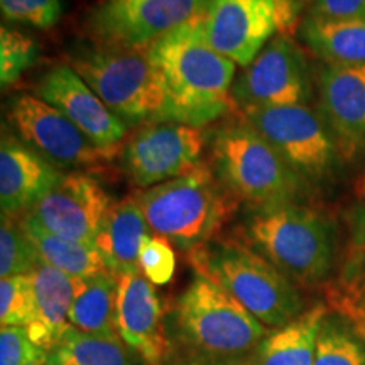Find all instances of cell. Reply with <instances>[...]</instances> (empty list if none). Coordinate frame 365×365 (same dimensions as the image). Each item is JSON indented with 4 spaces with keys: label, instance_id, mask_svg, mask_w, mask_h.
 Returning a JSON list of instances; mask_svg holds the SVG:
<instances>
[{
    "label": "cell",
    "instance_id": "1",
    "mask_svg": "<svg viewBox=\"0 0 365 365\" xmlns=\"http://www.w3.org/2000/svg\"><path fill=\"white\" fill-rule=\"evenodd\" d=\"M235 235L298 287L328 284L339 266V225L307 203L247 208Z\"/></svg>",
    "mask_w": 365,
    "mask_h": 365
},
{
    "label": "cell",
    "instance_id": "2",
    "mask_svg": "<svg viewBox=\"0 0 365 365\" xmlns=\"http://www.w3.org/2000/svg\"><path fill=\"white\" fill-rule=\"evenodd\" d=\"M68 65L127 125L164 122L195 125L144 51L102 46L76 48L68 54Z\"/></svg>",
    "mask_w": 365,
    "mask_h": 365
},
{
    "label": "cell",
    "instance_id": "3",
    "mask_svg": "<svg viewBox=\"0 0 365 365\" xmlns=\"http://www.w3.org/2000/svg\"><path fill=\"white\" fill-rule=\"evenodd\" d=\"M188 262L196 276L225 289L271 330L307 312L301 287L237 235L213 237L188 252Z\"/></svg>",
    "mask_w": 365,
    "mask_h": 365
},
{
    "label": "cell",
    "instance_id": "4",
    "mask_svg": "<svg viewBox=\"0 0 365 365\" xmlns=\"http://www.w3.org/2000/svg\"><path fill=\"white\" fill-rule=\"evenodd\" d=\"M161 71L176 102L195 125L205 127L230 110L235 63L208 44L203 14L144 51Z\"/></svg>",
    "mask_w": 365,
    "mask_h": 365
},
{
    "label": "cell",
    "instance_id": "5",
    "mask_svg": "<svg viewBox=\"0 0 365 365\" xmlns=\"http://www.w3.org/2000/svg\"><path fill=\"white\" fill-rule=\"evenodd\" d=\"M154 234L180 250H191L218 235L239 202L202 163L193 171L134 193Z\"/></svg>",
    "mask_w": 365,
    "mask_h": 365
},
{
    "label": "cell",
    "instance_id": "6",
    "mask_svg": "<svg viewBox=\"0 0 365 365\" xmlns=\"http://www.w3.org/2000/svg\"><path fill=\"white\" fill-rule=\"evenodd\" d=\"M210 153L218 180L247 208L303 203L313 190L245 120L218 127Z\"/></svg>",
    "mask_w": 365,
    "mask_h": 365
},
{
    "label": "cell",
    "instance_id": "7",
    "mask_svg": "<svg viewBox=\"0 0 365 365\" xmlns=\"http://www.w3.org/2000/svg\"><path fill=\"white\" fill-rule=\"evenodd\" d=\"M178 340L198 359H242L255 354L271 333L234 296L196 276L175 304Z\"/></svg>",
    "mask_w": 365,
    "mask_h": 365
},
{
    "label": "cell",
    "instance_id": "8",
    "mask_svg": "<svg viewBox=\"0 0 365 365\" xmlns=\"http://www.w3.org/2000/svg\"><path fill=\"white\" fill-rule=\"evenodd\" d=\"M242 113L312 188L336 180L344 161L318 108L303 103L249 107Z\"/></svg>",
    "mask_w": 365,
    "mask_h": 365
},
{
    "label": "cell",
    "instance_id": "9",
    "mask_svg": "<svg viewBox=\"0 0 365 365\" xmlns=\"http://www.w3.org/2000/svg\"><path fill=\"white\" fill-rule=\"evenodd\" d=\"M303 0H208L203 31L215 51L247 68L272 36L298 24Z\"/></svg>",
    "mask_w": 365,
    "mask_h": 365
},
{
    "label": "cell",
    "instance_id": "10",
    "mask_svg": "<svg viewBox=\"0 0 365 365\" xmlns=\"http://www.w3.org/2000/svg\"><path fill=\"white\" fill-rule=\"evenodd\" d=\"M208 0H102L86 17L95 46L145 51L205 12Z\"/></svg>",
    "mask_w": 365,
    "mask_h": 365
},
{
    "label": "cell",
    "instance_id": "11",
    "mask_svg": "<svg viewBox=\"0 0 365 365\" xmlns=\"http://www.w3.org/2000/svg\"><path fill=\"white\" fill-rule=\"evenodd\" d=\"M207 140L203 127L180 122L143 125L124 145L122 168L137 188H153L200 166Z\"/></svg>",
    "mask_w": 365,
    "mask_h": 365
},
{
    "label": "cell",
    "instance_id": "12",
    "mask_svg": "<svg viewBox=\"0 0 365 365\" xmlns=\"http://www.w3.org/2000/svg\"><path fill=\"white\" fill-rule=\"evenodd\" d=\"M312 95L307 54L287 36L269 41L232 86V100L242 108L303 105Z\"/></svg>",
    "mask_w": 365,
    "mask_h": 365
},
{
    "label": "cell",
    "instance_id": "13",
    "mask_svg": "<svg viewBox=\"0 0 365 365\" xmlns=\"http://www.w3.org/2000/svg\"><path fill=\"white\" fill-rule=\"evenodd\" d=\"M9 118L24 143L56 168H90L110 161L105 153L53 105L34 95L12 100Z\"/></svg>",
    "mask_w": 365,
    "mask_h": 365
},
{
    "label": "cell",
    "instance_id": "14",
    "mask_svg": "<svg viewBox=\"0 0 365 365\" xmlns=\"http://www.w3.org/2000/svg\"><path fill=\"white\" fill-rule=\"evenodd\" d=\"M112 203V196L98 180L85 173H70L24 217L54 235L95 244Z\"/></svg>",
    "mask_w": 365,
    "mask_h": 365
},
{
    "label": "cell",
    "instance_id": "15",
    "mask_svg": "<svg viewBox=\"0 0 365 365\" xmlns=\"http://www.w3.org/2000/svg\"><path fill=\"white\" fill-rule=\"evenodd\" d=\"M318 112L344 164L365 156V65H323L318 73Z\"/></svg>",
    "mask_w": 365,
    "mask_h": 365
},
{
    "label": "cell",
    "instance_id": "16",
    "mask_svg": "<svg viewBox=\"0 0 365 365\" xmlns=\"http://www.w3.org/2000/svg\"><path fill=\"white\" fill-rule=\"evenodd\" d=\"M36 97L65 113L88 139L115 156L117 145L127 134L122 122L70 65L46 71L36 85Z\"/></svg>",
    "mask_w": 365,
    "mask_h": 365
},
{
    "label": "cell",
    "instance_id": "17",
    "mask_svg": "<svg viewBox=\"0 0 365 365\" xmlns=\"http://www.w3.org/2000/svg\"><path fill=\"white\" fill-rule=\"evenodd\" d=\"M118 336L148 365H166L170 339L164 325V309L153 282L143 272L118 276Z\"/></svg>",
    "mask_w": 365,
    "mask_h": 365
},
{
    "label": "cell",
    "instance_id": "18",
    "mask_svg": "<svg viewBox=\"0 0 365 365\" xmlns=\"http://www.w3.org/2000/svg\"><path fill=\"white\" fill-rule=\"evenodd\" d=\"M65 178L59 168L4 132L0 145V205L4 215L29 212Z\"/></svg>",
    "mask_w": 365,
    "mask_h": 365
},
{
    "label": "cell",
    "instance_id": "19",
    "mask_svg": "<svg viewBox=\"0 0 365 365\" xmlns=\"http://www.w3.org/2000/svg\"><path fill=\"white\" fill-rule=\"evenodd\" d=\"M325 291L330 309L355 325L365 322V196L350 208L339 266Z\"/></svg>",
    "mask_w": 365,
    "mask_h": 365
},
{
    "label": "cell",
    "instance_id": "20",
    "mask_svg": "<svg viewBox=\"0 0 365 365\" xmlns=\"http://www.w3.org/2000/svg\"><path fill=\"white\" fill-rule=\"evenodd\" d=\"M34 287L36 317L27 335L38 349L49 352L70 328V309L81 279L41 262L29 274Z\"/></svg>",
    "mask_w": 365,
    "mask_h": 365
},
{
    "label": "cell",
    "instance_id": "21",
    "mask_svg": "<svg viewBox=\"0 0 365 365\" xmlns=\"http://www.w3.org/2000/svg\"><path fill=\"white\" fill-rule=\"evenodd\" d=\"M148 228L143 208L134 195L110 205L95 239L108 271L117 276L140 272L139 252L149 235Z\"/></svg>",
    "mask_w": 365,
    "mask_h": 365
},
{
    "label": "cell",
    "instance_id": "22",
    "mask_svg": "<svg viewBox=\"0 0 365 365\" xmlns=\"http://www.w3.org/2000/svg\"><path fill=\"white\" fill-rule=\"evenodd\" d=\"M330 307L317 303L289 325L271 330L255 350L257 365H313L319 330Z\"/></svg>",
    "mask_w": 365,
    "mask_h": 365
},
{
    "label": "cell",
    "instance_id": "23",
    "mask_svg": "<svg viewBox=\"0 0 365 365\" xmlns=\"http://www.w3.org/2000/svg\"><path fill=\"white\" fill-rule=\"evenodd\" d=\"M299 36L325 65H365V19L331 21L308 16Z\"/></svg>",
    "mask_w": 365,
    "mask_h": 365
},
{
    "label": "cell",
    "instance_id": "24",
    "mask_svg": "<svg viewBox=\"0 0 365 365\" xmlns=\"http://www.w3.org/2000/svg\"><path fill=\"white\" fill-rule=\"evenodd\" d=\"M118 276L110 271L81 279L70 309V325L100 336H118Z\"/></svg>",
    "mask_w": 365,
    "mask_h": 365
},
{
    "label": "cell",
    "instance_id": "25",
    "mask_svg": "<svg viewBox=\"0 0 365 365\" xmlns=\"http://www.w3.org/2000/svg\"><path fill=\"white\" fill-rule=\"evenodd\" d=\"M21 222L29 240L33 242L41 262L78 279H88L100 272L108 271L95 244L54 235L24 215H21Z\"/></svg>",
    "mask_w": 365,
    "mask_h": 365
},
{
    "label": "cell",
    "instance_id": "26",
    "mask_svg": "<svg viewBox=\"0 0 365 365\" xmlns=\"http://www.w3.org/2000/svg\"><path fill=\"white\" fill-rule=\"evenodd\" d=\"M48 365H148L120 336H100L70 327L48 352Z\"/></svg>",
    "mask_w": 365,
    "mask_h": 365
},
{
    "label": "cell",
    "instance_id": "27",
    "mask_svg": "<svg viewBox=\"0 0 365 365\" xmlns=\"http://www.w3.org/2000/svg\"><path fill=\"white\" fill-rule=\"evenodd\" d=\"M313 365H365V336L349 318L327 314Z\"/></svg>",
    "mask_w": 365,
    "mask_h": 365
},
{
    "label": "cell",
    "instance_id": "28",
    "mask_svg": "<svg viewBox=\"0 0 365 365\" xmlns=\"http://www.w3.org/2000/svg\"><path fill=\"white\" fill-rule=\"evenodd\" d=\"M41 264L33 242L22 227L21 217L4 215L0 225V276L31 274Z\"/></svg>",
    "mask_w": 365,
    "mask_h": 365
},
{
    "label": "cell",
    "instance_id": "29",
    "mask_svg": "<svg viewBox=\"0 0 365 365\" xmlns=\"http://www.w3.org/2000/svg\"><path fill=\"white\" fill-rule=\"evenodd\" d=\"M39 46L21 31L2 26L0 29V83L7 88L34 65Z\"/></svg>",
    "mask_w": 365,
    "mask_h": 365
},
{
    "label": "cell",
    "instance_id": "30",
    "mask_svg": "<svg viewBox=\"0 0 365 365\" xmlns=\"http://www.w3.org/2000/svg\"><path fill=\"white\" fill-rule=\"evenodd\" d=\"M36 317L34 287L29 274L0 281V323L2 327H29Z\"/></svg>",
    "mask_w": 365,
    "mask_h": 365
},
{
    "label": "cell",
    "instance_id": "31",
    "mask_svg": "<svg viewBox=\"0 0 365 365\" xmlns=\"http://www.w3.org/2000/svg\"><path fill=\"white\" fill-rule=\"evenodd\" d=\"M4 21L34 29H51L63 16L61 0H0Z\"/></svg>",
    "mask_w": 365,
    "mask_h": 365
},
{
    "label": "cell",
    "instance_id": "32",
    "mask_svg": "<svg viewBox=\"0 0 365 365\" xmlns=\"http://www.w3.org/2000/svg\"><path fill=\"white\" fill-rule=\"evenodd\" d=\"M139 269L154 286L168 284L176 269V255L170 242L159 235L145 237L140 245Z\"/></svg>",
    "mask_w": 365,
    "mask_h": 365
},
{
    "label": "cell",
    "instance_id": "33",
    "mask_svg": "<svg viewBox=\"0 0 365 365\" xmlns=\"http://www.w3.org/2000/svg\"><path fill=\"white\" fill-rule=\"evenodd\" d=\"M44 352L31 341L24 327H2L0 330V365H24Z\"/></svg>",
    "mask_w": 365,
    "mask_h": 365
},
{
    "label": "cell",
    "instance_id": "34",
    "mask_svg": "<svg viewBox=\"0 0 365 365\" xmlns=\"http://www.w3.org/2000/svg\"><path fill=\"white\" fill-rule=\"evenodd\" d=\"M309 16L319 19H365V0H313Z\"/></svg>",
    "mask_w": 365,
    "mask_h": 365
},
{
    "label": "cell",
    "instance_id": "35",
    "mask_svg": "<svg viewBox=\"0 0 365 365\" xmlns=\"http://www.w3.org/2000/svg\"><path fill=\"white\" fill-rule=\"evenodd\" d=\"M180 365H257L255 357H242V359H198V357H186L181 360Z\"/></svg>",
    "mask_w": 365,
    "mask_h": 365
},
{
    "label": "cell",
    "instance_id": "36",
    "mask_svg": "<svg viewBox=\"0 0 365 365\" xmlns=\"http://www.w3.org/2000/svg\"><path fill=\"white\" fill-rule=\"evenodd\" d=\"M24 365H48V352H41L33 357L31 360H27Z\"/></svg>",
    "mask_w": 365,
    "mask_h": 365
},
{
    "label": "cell",
    "instance_id": "37",
    "mask_svg": "<svg viewBox=\"0 0 365 365\" xmlns=\"http://www.w3.org/2000/svg\"><path fill=\"white\" fill-rule=\"evenodd\" d=\"M354 325H355V323H354ZM355 327H357V330L365 336V322L364 323H359V325H355Z\"/></svg>",
    "mask_w": 365,
    "mask_h": 365
},
{
    "label": "cell",
    "instance_id": "38",
    "mask_svg": "<svg viewBox=\"0 0 365 365\" xmlns=\"http://www.w3.org/2000/svg\"><path fill=\"white\" fill-rule=\"evenodd\" d=\"M362 193H364V196H365V182L362 185Z\"/></svg>",
    "mask_w": 365,
    "mask_h": 365
}]
</instances>
